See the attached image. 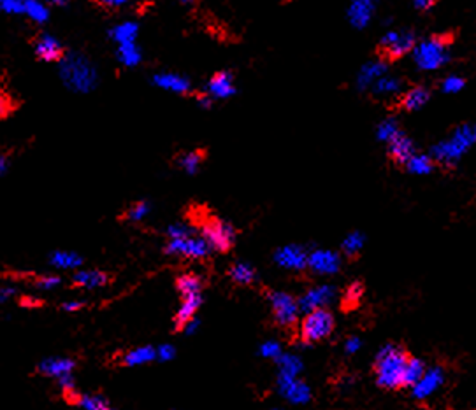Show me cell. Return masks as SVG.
<instances>
[{"label":"cell","instance_id":"obj_1","mask_svg":"<svg viewBox=\"0 0 476 410\" xmlns=\"http://www.w3.org/2000/svg\"><path fill=\"white\" fill-rule=\"evenodd\" d=\"M408 357V354L394 343H387L381 347L376 354V361H374L378 384L385 389L401 388Z\"/></svg>","mask_w":476,"mask_h":410},{"label":"cell","instance_id":"obj_2","mask_svg":"<svg viewBox=\"0 0 476 410\" xmlns=\"http://www.w3.org/2000/svg\"><path fill=\"white\" fill-rule=\"evenodd\" d=\"M194 226L197 228L199 235L204 237V240L208 242L213 251L227 252L236 244V228L230 223H227V221L213 216V214L206 212L202 216H199L194 221Z\"/></svg>","mask_w":476,"mask_h":410},{"label":"cell","instance_id":"obj_3","mask_svg":"<svg viewBox=\"0 0 476 410\" xmlns=\"http://www.w3.org/2000/svg\"><path fill=\"white\" fill-rule=\"evenodd\" d=\"M476 142V126L462 125L451 133L448 140H443L432 147V160L441 167H454L458 158Z\"/></svg>","mask_w":476,"mask_h":410},{"label":"cell","instance_id":"obj_4","mask_svg":"<svg viewBox=\"0 0 476 410\" xmlns=\"http://www.w3.org/2000/svg\"><path fill=\"white\" fill-rule=\"evenodd\" d=\"M455 32H443L418 44L413 53L416 65L423 70H432L443 65L448 60V49L454 44Z\"/></svg>","mask_w":476,"mask_h":410},{"label":"cell","instance_id":"obj_5","mask_svg":"<svg viewBox=\"0 0 476 410\" xmlns=\"http://www.w3.org/2000/svg\"><path fill=\"white\" fill-rule=\"evenodd\" d=\"M60 76L76 91H88L97 83V72L93 67L78 55L65 56L62 60Z\"/></svg>","mask_w":476,"mask_h":410},{"label":"cell","instance_id":"obj_6","mask_svg":"<svg viewBox=\"0 0 476 410\" xmlns=\"http://www.w3.org/2000/svg\"><path fill=\"white\" fill-rule=\"evenodd\" d=\"M416 46L413 32H390L376 46V56L383 63H394L404 58Z\"/></svg>","mask_w":476,"mask_h":410},{"label":"cell","instance_id":"obj_7","mask_svg":"<svg viewBox=\"0 0 476 410\" xmlns=\"http://www.w3.org/2000/svg\"><path fill=\"white\" fill-rule=\"evenodd\" d=\"M334 329V317L327 308H317V310L306 312L300 321V336L304 342H318L327 339Z\"/></svg>","mask_w":476,"mask_h":410},{"label":"cell","instance_id":"obj_8","mask_svg":"<svg viewBox=\"0 0 476 410\" xmlns=\"http://www.w3.org/2000/svg\"><path fill=\"white\" fill-rule=\"evenodd\" d=\"M211 251L213 249L209 247L204 237L199 235V231L185 238H169V242L166 245L167 254L188 259H204L211 254Z\"/></svg>","mask_w":476,"mask_h":410},{"label":"cell","instance_id":"obj_9","mask_svg":"<svg viewBox=\"0 0 476 410\" xmlns=\"http://www.w3.org/2000/svg\"><path fill=\"white\" fill-rule=\"evenodd\" d=\"M267 298L269 303H271L275 321L278 322L279 326L296 324L300 308L299 301H297L292 294L285 293V291H271Z\"/></svg>","mask_w":476,"mask_h":410},{"label":"cell","instance_id":"obj_10","mask_svg":"<svg viewBox=\"0 0 476 410\" xmlns=\"http://www.w3.org/2000/svg\"><path fill=\"white\" fill-rule=\"evenodd\" d=\"M278 391L293 405H304L311 399V388L299 377H282L278 375Z\"/></svg>","mask_w":476,"mask_h":410},{"label":"cell","instance_id":"obj_11","mask_svg":"<svg viewBox=\"0 0 476 410\" xmlns=\"http://www.w3.org/2000/svg\"><path fill=\"white\" fill-rule=\"evenodd\" d=\"M336 298V289L331 284H320L311 289H308L303 296L299 298V308L303 312L317 310V308H325Z\"/></svg>","mask_w":476,"mask_h":410},{"label":"cell","instance_id":"obj_12","mask_svg":"<svg viewBox=\"0 0 476 410\" xmlns=\"http://www.w3.org/2000/svg\"><path fill=\"white\" fill-rule=\"evenodd\" d=\"M429 98H430V91L427 90L425 86L415 84V86L406 90L402 95H399V97L394 100V104L388 105V107H390L392 111H397V112H411V111H415V109H420L422 105H425Z\"/></svg>","mask_w":476,"mask_h":410},{"label":"cell","instance_id":"obj_13","mask_svg":"<svg viewBox=\"0 0 476 410\" xmlns=\"http://www.w3.org/2000/svg\"><path fill=\"white\" fill-rule=\"evenodd\" d=\"M308 266L320 275H332V273H338L341 268V259L336 252L329 251V249H317V251L308 254Z\"/></svg>","mask_w":476,"mask_h":410},{"label":"cell","instance_id":"obj_14","mask_svg":"<svg viewBox=\"0 0 476 410\" xmlns=\"http://www.w3.org/2000/svg\"><path fill=\"white\" fill-rule=\"evenodd\" d=\"M180 307H178L176 315H174V328L176 329H183V326L190 319L197 317L199 308L202 307V301H204L202 291L201 293H180Z\"/></svg>","mask_w":476,"mask_h":410},{"label":"cell","instance_id":"obj_15","mask_svg":"<svg viewBox=\"0 0 476 410\" xmlns=\"http://www.w3.org/2000/svg\"><path fill=\"white\" fill-rule=\"evenodd\" d=\"M34 51H36L37 58L43 60V62L51 63V62H62L65 58L64 46L53 37V35L48 34H39L34 39Z\"/></svg>","mask_w":476,"mask_h":410},{"label":"cell","instance_id":"obj_16","mask_svg":"<svg viewBox=\"0 0 476 410\" xmlns=\"http://www.w3.org/2000/svg\"><path fill=\"white\" fill-rule=\"evenodd\" d=\"M443 382H444V374H443V370H441V367L429 368V370L423 371L422 377H420L418 381L411 385L413 396H415L416 399L429 398V396L432 395L436 389L441 388Z\"/></svg>","mask_w":476,"mask_h":410},{"label":"cell","instance_id":"obj_17","mask_svg":"<svg viewBox=\"0 0 476 410\" xmlns=\"http://www.w3.org/2000/svg\"><path fill=\"white\" fill-rule=\"evenodd\" d=\"M37 368H39L41 374L46 375V377L60 381L62 377H67V375L74 374L76 361L67 356H50L44 357Z\"/></svg>","mask_w":476,"mask_h":410},{"label":"cell","instance_id":"obj_18","mask_svg":"<svg viewBox=\"0 0 476 410\" xmlns=\"http://www.w3.org/2000/svg\"><path fill=\"white\" fill-rule=\"evenodd\" d=\"M275 261L289 270H303L308 266V252L300 245H285L275 252Z\"/></svg>","mask_w":476,"mask_h":410},{"label":"cell","instance_id":"obj_19","mask_svg":"<svg viewBox=\"0 0 476 410\" xmlns=\"http://www.w3.org/2000/svg\"><path fill=\"white\" fill-rule=\"evenodd\" d=\"M387 153L395 165H406L409 158L415 154V146L404 133L397 132L387 142Z\"/></svg>","mask_w":476,"mask_h":410},{"label":"cell","instance_id":"obj_20","mask_svg":"<svg viewBox=\"0 0 476 410\" xmlns=\"http://www.w3.org/2000/svg\"><path fill=\"white\" fill-rule=\"evenodd\" d=\"M107 282H110V275L104 270H76L72 275V284L81 289H99V287L107 286Z\"/></svg>","mask_w":476,"mask_h":410},{"label":"cell","instance_id":"obj_21","mask_svg":"<svg viewBox=\"0 0 476 410\" xmlns=\"http://www.w3.org/2000/svg\"><path fill=\"white\" fill-rule=\"evenodd\" d=\"M153 361H157V353L153 346L132 347V349L125 350L120 356V363L128 368L145 367V364L153 363Z\"/></svg>","mask_w":476,"mask_h":410},{"label":"cell","instance_id":"obj_22","mask_svg":"<svg viewBox=\"0 0 476 410\" xmlns=\"http://www.w3.org/2000/svg\"><path fill=\"white\" fill-rule=\"evenodd\" d=\"M72 403L81 406L83 410H117L106 396L95 395V392H83V395L76 392L72 396Z\"/></svg>","mask_w":476,"mask_h":410},{"label":"cell","instance_id":"obj_23","mask_svg":"<svg viewBox=\"0 0 476 410\" xmlns=\"http://www.w3.org/2000/svg\"><path fill=\"white\" fill-rule=\"evenodd\" d=\"M209 93L215 95V97L225 98L234 95L236 88H234V77L230 72H216L215 76L209 79L208 84Z\"/></svg>","mask_w":476,"mask_h":410},{"label":"cell","instance_id":"obj_24","mask_svg":"<svg viewBox=\"0 0 476 410\" xmlns=\"http://www.w3.org/2000/svg\"><path fill=\"white\" fill-rule=\"evenodd\" d=\"M50 265L58 270H79L83 258L74 251H55L50 254Z\"/></svg>","mask_w":476,"mask_h":410},{"label":"cell","instance_id":"obj_25","mask_svg":"<svg viewBox=\"0 0 476 410\" xmlns=\"http://www.w3.org/2000/svg\"><path fill=\"white\" fill-rule=\"evenodd\" d=\"M278 364V375L282 377H299V374L303 371V361L296 354H283L276 360Z\"/></svg>","mask_w":476,"mask_h":410},{"label":"cell","instance_id":"obj_26","mask_svg":"<svg viewBox=\"0 0 476 410\" xmlns=\"http://www.w3.org/2000/svg\"><path fill=\"white\" fill-rule=\"evenodd\" d=\"M374 11V0H355L350 7V20L357 27H364Z\"/></svg>","mask_w":476,"mask_h":410},{"label":"cell","instance_id":"obj_27","mask_svg":"<svg viewBox=\"0 0 476 410\" xmlns=\"http://www.w3.org/2000/svg\"><path fill=\"white\" fill-rule=\"evenodd\" d=\"M229 277L236 284L248 286V284H251L255 279H257V272H255V268L250 265V263L237 261L229 268Z\"/></svg>","mask_w":476,"mask_h":410},{"label":"cell","instance_id":"obj_28","mask_svg":"<svg viewBox=\"0 0 476 410\" xmlns=\"http://www.w3.org/2000/svg\"><path fill=\"white\" fill-rule=\"evenodd\" d=\"M155 83L166 90L174 91V93H188L190 91V83L185 77L176 76V74H159L155 76Z\"/></svg>","mask_w":476,"mask_h":410},{"label":"cell","instance_id":"obj_29","mask_svg":"<svg viewBox=\"0 0 476 410\" xmlns=\"http://www.w3.org/2000/svg\"><path fill=\"white\" fill-rule=\"evenodd\" d=\"M206 160V153L202 149L187 151V153L178 156V167L185 170L187 174H195L201 168L202 161Z\"/></svg>","mask_w":476,"mask_h":410},{"label":"cell","instance_id":"obj_30","mask_svg":"<svg viewBox=\"0 0 476 410\" xmlns=\"http://www.w3.org/2000/svg\"><path fill=\"white\" fill-rule=\"evenodd\" d=\"M425 371V363L418 357H408V363L404 368V377H402V385H409L411 388L416 381L423 375Z\"/></svg>","mask_w":476,"mask_h":410},{"label":"cell","instance_id":"obj_31","mask_svg":"<svg viewBox=\"0 0 476 410\" xmlns=\"http://www.w3.org/2000/svg\"><path fill=\"white\" fill-rule=\"evenodd\" d=\"M408 168V172L411 174H429L430 170L434 168V160L429 156V154H413L411 158L408 160V163L404 165Z\"/></svg>","mask_w":476,"mask_h":410},{"label":"cell","instance_id":"obj_32","mask_svg":"<svg viewBox=\"0 0 476 410\" xmlns=\"http://www.w3.org/2000/svg\"><path fill=\"white\" fill-rule=\"evenodd\" d=\"M152 210V205L146 200H139V202H134L127 210H125V219L132 221V223H139V221L145 219L146 216Z\"/></svg>","mask_w":476,"mask_h":410},{"label":"cell","instance_id":"obj_33","mask_svg":"<svg viewBox=\"0 0 476 410\" xmlns=\"http://www.w3.org/2000/svg\"><path fill=\"white\" fill-rule=\"evenodd\" d=\"M118 44H127V42H134L135 35H138V25L134 23H124L117 27L111 34Z\"/></svg>","mask_w":476,"mask_h":410},{"label":"cell","instance_id":"obj_34","mask_svg":"<svg viewBox=\"0 0 476 410\" xmlns=\"http://www.w3.org/2000/svg\"><path fill=\"white\" fill-rule=\"evenodd\" d=\"M118 58L125 63V65H135L141 60V51L135 48L134 42H127V44H120L118 48Z\"/></svg>","mask_w":476,"mask_h":410},{"label":"cell","instance_id":"obj_35","mask_svg":"<svg viewBox=\"0 0 476 410\" xmlns=\"http://www.w3.org/2000/svg\"><path fill=\"white\" fill-rule=\"evenodd\" d=\"M364 242H366L364 235L359 233V231H353V233H350L348 237L343 240V251L348 256L359 254L360 249L364 247Z\"/></svg>","mask_w":476,"mask_h":410},{"label":"cell","instance_id":"obj_36","mask_svg":"<svg viewBox=\"0 0 476 410\" xmlns=\"http://www.w3.org/2000/svg\"><path fill=\"white\" fill-rule=\"evenodd\" d=\"M15 107H16V104H15L13 95L9 93L6 88L0 86V119H4V118H8L9 114H13Z\"/></svg>","mask_w":476,"mask_h":410},{"label":"cell","instance_id":"obj_37","mask_svg":"<svg viewBox=\"0 0 476 410\" xmlns=\"http://www.w3.org/2000/svg\"><path fill=\"white\" fill-rule=\"evenodd\" d=\"M25 13L36 21L48 20V9L43 6V4L37 2V0H25Z\"/></svg>","mask_w":476,"mask_h":410},{"label":"cell","instance_id":"obj_38","mask_svg":"<svg viewBox=\"0 0 476 410\" xmlns=\"http://www.w3.org/2000/svg\"><path fill=\"white\" fill-rule=\"evenodd\" d=\"M194 233H195V226L188 223H173L169 228H167V235H169V238H185V237H190V235H194Z\"/></svg>","mask_w":476,"mask_h":410},{"label":"cell","instance_id":"obj_39","mask_svg":"<svg viewBox=\"0 0 476 410\" xmlns=\"http://www.w3.org/2000/svg\"><path fill=\"white\" fill-rule=\"evenodd\" d=\"M258 354L262 357H267V360H278L282 356V346L276 340H265L258 349Z\"/></svg>","mask_w":476,"mask_h":410},{"label":"cell","instance_id":"obj_40","mask_svg":"<svg viewBox=\"0 0 476 410\" xmlns=\"http://www.w3.org/2000/svg\"><path fill=\"white\" fill-rule=\"evenodd\" d=\"M62 284V279L58 275H41L34 280V286L41 291H53Z\"/></svg>","mask_w":476,"mask_h":410},{"label":"cell","instance_id":"obj_41","mask_svg":"<svg viewBox=\"0 0 476 410\" xmlns=\"http://www.w3.org/2000/svg\"><path fill=\"white\" fill-rule=\"evenodd\" d=\"M155 353L157 361H160V363H169V361H173L174 357H176L178 350L173 343H160L159 347H155Z\"/></svg>","mask_w":476,"mask_h":410},{"label":"cell","instance_id":"obj_42","mask_svg":"<svg viewBox=\"0 0 476 410\" xmlns=\"http://www.w3.org/2000/svg\"><path fill=\"white\" fill-rule=\"evenodd\" d=\"M362 294H364V286H362V284H360V282L350 284V286L346 287V293H345L346 303L355 305L357 301H359L360 298H362Z\"/></svg>","mask_w":476,"mask_h":410},{"label":"cell","instance_id":"obj_43","mask_svg":"<svg viewBox=\"0 0 476 410\" xmlns=\"http://www.w3.org/2000/svg\"><path fill=\"white\" fill-rule=\"evenodd\" d=\"M397 132H401V130L397 128V125H395L394 121H385L383 125H380V128H378V137H380L381 140H385V142H388Z\"/></svg>","mask_w":476,"mask_h":410},{"label":"cell","instance_id":"obj_44","mask_svg":"<svg viewBox=\"0 0 476 410\" xmlns=\"http://www.w3.org/2000/svg\"><path fill=\"white\" fill-rule=\"evenodd\" d=\"M0 9L6 13H25V0H0Z\"/></svg>","mask_w":476,"mask_h":410},{"label":"cell","instance_id":"obj_45","mask_svg":"<svg viewBox=\"0 0 476 410\" xmlns=\"http://www.w3.org/2000/svg\"><path fill=\"white\" fill-rule=\"evenodd\" d=\"M462 88H464V79H461V77H448L443 83V90L447 93H455V91L462 90Z\"/></svg>","mask_w":476,"mask_h":410},{"label":"cell","instance_id":"obj_46","mask_svg":"<svg viewBox=\"0 0 476 410\" xmlns=\"http://www.w3.org/2000/svg\"><path fill=\"white\" fill-rule=\"evenodd\" d=\"M83 307H85V301L78 300V298H71V300H65V301H62V305H60V308L64 312H79Z\"/></svg>","mask_w":476,"mask_h":410},{"label":"cell","instance_id":"obj_47","mask_svg":"<svg viewBox=\"0 0 476 410\" xmlns=\"http://www.w3.org/2000/svg\"><path fill=\"white\" fill-rule=\"evenodd\" d=\"M360 347H362V342H360L359 336H350V339L345 342V350H346V354H355V353H359Z\"/></svg>","mask_w":476,"mask_h":410},{"label":"cell","instance_id":"obj_48","mask_svg":"<svg viewBox=\"0 0 476 410\" xmlns=\"http://www.w3.org/2000/svg\"><path fill=\"white\" fill-rule=\"evenodd\" d=\"M128 0H97V4H99L103 9H110V11L120 9V7L125 6Z\"/></svg>","mask_w":476,"mask_h":410},{"label":"cell","instance_id":"obj_49","mask_svg":"<svg viewBox=\"0 0 476 410\" xmlns=\"http://www.w3.org/2000/svg\"><path fill=\"white\" fill-rule=\"evenodd\" d=\"M15 296H16V287L0 286V303H6V301H9Z\"/></svg>","mask_w":476,"mask_h":410},{"label":"cell","instance_id":"obj_50","mask_svg":"<svg viewBox=\"0 0 476 410\" xmlns=\"http://www.w3.org/2000/svg\"><path fill=\"white\" fill-rule=\"evenodd\" d=\"M199 326H201V321H199L197 317H194V319H190V321H188L187 324L183 326V329H181V332H183L185 335L192 336V335H195V333L199 332Z\"/></svg>","mask_w":476,"mask_h":410},{"label":"cell","instance_id":"obj_51","mask_svg":"<svg viewBox=\"0 0 476 410\" xmlns=\"http://www.w3.org/2000/svg\"><path fill=\"white\" fill-rule=\"evenodd\" d=\"M436 2L437 0H413V4H415V7L420 11V13H427V11H430L434 6H436Z\"/></svg>","mask_w":476,"mask_h":410},{"label":"cell","instance_id":"obj_52","mask_svg":"<svg viewBox=\"0 0 476 410\" xmlns=\"http://www.w3.org/2000/svg\"><path fill=\"white\" fill-rule=\"evenodd\" d=\"M8 167H9L8 156L0 151V175H4L6 172H8Z\"/></svg>","mask_w":476,"mask_h":410},{"label":"cell","instance_id":"obj_53","mask_svg":"<svg viewBox=\"0 0 476 410\" xmlns=\"http://www.w3.org/2000/svg\"><path fill=\"white\" fill-rule=\"evenodd\" d=\"M48 2H51V4H57V6H62V4H65V0H48Z\"/></svg>","mask_w":476,"mask_h":410},{"label":"cell","instance_id":"obj_54","mask_svg":"<svg viewBox=\"0 0 476 410\" xmlns=\"http://www.w3.org/2000/svg\"><path fill=\"white\" fill-rule=\"evenodd\" d=\"M180 2H183V4H190V2H194V0H180Z\"/></svg>","mask_w":476,"mask_h":410},{"label":"cell","instance_id":"obj_55","mask_svg":"<svg viewBox=\"0 0 476 410\" xmlns=\"http://www.w3.org/2000/svg\"><path fill=\"white\" fill-rule=\"evenodd\" d=\"M279 2H292V0H279Z\"/></svg>","mask_w":476,"mask_h":410},{"label":"cell","instance_id":"obj_56","mask_svg":"<svg viewBox=\"0 0 476 410\" xmlns=\"http://www.w3.org/2000/svg\"><path fill=\"white\" fill-rule=\"evenodd\" d=\"M272 410H279V409H272Z\"/></svg>","mask_w":476,"mask_h":410}]
</instances>
